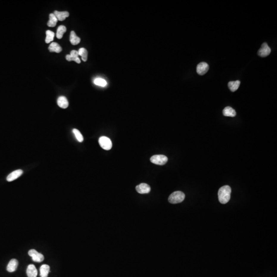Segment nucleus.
Returning <instances> with one entry per match:
<instances>
[{"label": "nucleus", "instance_id": "6e6552de", "mask_svg": "<svg viewBox=\"0 0 277 277\" xmlns=\"http://www.w3.org/2000/svg\"><path fill=\"white\" fill-rule=\"evenodd\" d=\"M78 51L76 50H72L71 52V54H68L66 56V59L68 61H74L77 63H81V60L79 58Z\"/></svg>", "mask_w": 277, "mask_h": 277}, {"label": "nucleus", "instance_id": "393cba45", "mask_svg": "<svg viewBox=\"0 0 277 277\" xmlns=\"http://www.w3.org/2000/svg\"><path fill=\"white\" fill-rule=\"evenodd\" d=\"M73 132L74 136L76 138V140L79 142H82L83 141L84 138H83V137L82 134L80 132L79 130L76 129H73Z\"/></svg>", "mask_w": 277, "mask_h": 277}, {"label": "nucleus", "instance_id": "ddd939ff", "mask_svg": "<svg viewBox=\"0 0 277 277\" xmlns=\"http://www.w3.org/2000/svg\"><path fill=\"white\" fill-rule=\"evenodd\" d=\"M57 103L60 107L63 109L67 108L69 105V103L67 98L64 96H61L58 98Z\"/></svg>", "mask_w": 277, "mask_h": 277}, {"label": "nucleus", "instance_id": "6ab92c4d", "mask_svg": "<svg viewBox=\"0 0 277 277\" xmlns=\"http://www.w3.org/2000/svg\"><path fill=\"white\" fill-rule=\"evenodd\" d=\"M70 41H71V44L76 45L80 43L81 39L76 36V34L74 32L72 31L71 32V35H70Z\"/></svg>", "mask_w": 277, "mask_h": 277}, {"label": "nucleus", "instance_id": "412c9836", "mask_svg": "<svg viewBox=\"0 0 277 277\" xmlns=\"http://www.w3.org/2000/svg\"><path fill=\"white\" fill-rule=\"evenodd\" d=\"M66 32V28L65 26L63 25L60 26L58 27L57 32V34H56L57 37L59 39H61L63 37L64 34Z\"/></svg>", "mask_w": 277, "mask_h": 277}, {"label": "nucleus", "instance_id": "9d476101", "mask_svg": "<svg viewBox=\"0 0 277 277\" xmlns=\"http://www.w3.org/2000/svg\"><path fill=\"white\" fill-rule=\"evenodd\" d=\"M23 173V171L21 169H18L16 170L15 171L12 172L11 173H10V175L8 176L7 177V180L8 182H11L12 181H14L18 178L19 177H20L21 175H22Z\"/></svg>", "mask_w": 277, "mask_h": 277}, {"label": "nucleus", "instance_id": "1a4fd4ad", "mask_svg": "<svg viewBox=\"0 0 277 277\" xmlns=\"http://www.w3.org/2000/svg\"><path fill=\"white\" fill-rule=\"evenodd\" d=\"M136 189L137 192L141 194L149 193L151 190L150 186L146 183H141L138 185L136 186Z\"/></svg>", "mask_w": 277, "mask_h": 277}, {"label": "nucleus", "instance_id": "f8f14e48", "mask_svg": "<svg viewBox=\"0 0 277 277\" xmlns=\"http://www.w3.org/2000/svg\"><path fill=\"white\" fill-rule=\"evenodd\" d=\"M18 261L16 259H13L10 261L7 266V270L8 272H14L16 270L18 266Z\"/></svg>", "mask_w": 277, "mask_h": 277}, {"label": "nucleus", "instance_id": "f3484780", "mask_svg": "<svg viewBox=\"0 0 277 277\" xmlns=\"http://www.w3.org/2000/svg\"><path fill=\"white\" fill-rule=\"evenodd\" d=\"M50 272V267L47 264H44L40 267V277H47Z\"/></svg>", "mask_w": 277, "mask_h": 277}, {"label": "nucleus", "instance_id": "423d86ee", "mask_svg": "<svg viewBox=\"0 0 277 277\" xmlns=\"http://www.w3.org/2000/svg\"><path fill=\"white\" fill-rule=\"evenodd\" d=\"M270 52H271V49L270 47L268 46L267 44L265 42V43H263L261 45L260 49L258 50V54L259 56H260L261 57L264 58V57H266L269 56L270 54Z\"/></svg>", "mask_w": 277, "mask_h": 277}, {"label": "nucleus", "instance_id": "4468645a", "mask_svg": "<svg viewBox=\"0 0 277 277\" xmlns=\"http://www.w3.org/2000/svg\"><path fill=\"white\" fill-rule=\"evenodd\" d=\"M54 15L56 16L57 19L60 21H63L65 20L66 18L69 17V13L67 11H62L60 12L58 11H55L54 12Z\"/></svg>", "mask_w": 277, "mask_h": 277}, {"label": "nucleus", "instance_id": "7ed1b4c3", "mask_svg": "<svg viewBox=\"0 0 277 277\" xmlns=\"http://www.w3.org/2000/svg\"><path fill=\"white\" fill-rule=\"evenodd\" d=\"M150 160L153 163L159 165H163L168 162V158L164 155L158 154L151 157Z\"/></svg>", "mask_w": 277, "mask_h": 277}, {"label": "nucleus", "instance_id": "2eb2a0df", "mask_svg": "<svg viewBox=\"0 0 277 277\" xmlns=\"http://www.w3.org/2000/svg\"><path fill=\"white\" fill-rule=\"evenodd\" d=\"M223 114L225 117H234L236 115V112L233 108L228 106L225 107L223 110Z\"/></svg>", "mask_w": 277, "mask_h": 277}, {"label": "nucleus", "instance_id": "0eeeda50", "mask_svg": "<svg viewBox=\"0 0 277 277\" xmlns=\"http://www.w3.org/2000/svg\"><path fill=\"white\" fill-rule=\"evenodd\" d=\"M209 66L208 64L205 62H201L197 65V72L199 75L203 76L204 74L206 73L209 70Z\"/></svg>", "mask_w": 277, "mask_h": 277}, {"label": "nucleus", "instance_id": "39448f33", "mask_svg": "<svg viewBox=\"0 0 277 277\" xmlns=\"http://www.w3.org/2000/svg\"><path fill=\"white\" fill-rule=\"evenodd\" d=\"M28 255L32 257V260L37 262H41L44 260V257L41 253H38L35 249H31L28 251Z\"/></svg>", "mask_w": 277, "mask_h": 277}, {"label": "nucleus", "instance_id": "f03ea898", "mask_svg": "<svg viewBox=\"0 0 277 277\" xmlns=\"http://www.w3.org/2000/svg\"><path fill=\"white\" fill-rule=\"evenodd\" d=\"M185 195L183 192L177 191L171 193L168 198V201L171 204H177L184 201Z\"/></svg>", "mask_w": 277, "mask_h": 277}, {"label": "nucleus", "instance_id": "dca6fc26", "mask_svg": "<svg viewBox=\"0 0 277 277\" xmlns=\"http://www.w3.org/2000/svg\"><path fill=\"white\" fill-rule=\"evenodd\" d=\"M48 50L50 52H54L56 53H60L62 49L61 47L57 43L52 42L50 44L48 47Z\"/></svg>", "mask_w": 277, "mask_h": 277}, {"label": "nucleus", "instance_id": "5701e85b", "mask_svg": "<svg viewBox=\"0 0 277 277\" xmlns=\"http://www.w3.org/2000/svg\"><path fill=\"white\" fill-rule=\"evenodd\" d=\"M79 56H81L82 60L83 61L86 62L87 60L88 52L84 48H80L78 51Z\"/></svg>", "mask_w": 277, "mask_h": 277}, {"label": "nucleus", "instance_id": "a211bd4d", "mask_svg": "<svg viewBox=\"0 0 277 277\" xmlns=\"http://www.w3.org/2000/svg\"><path fill=\"white\" fill-rule=\"evenodd\" d=\"M240 85V81L239 80L236 81H230L228 83L229 89L231 90V91L234 92L236 91L237 90L239 87V86Z\"/></svg>", "mask_w": 277, "mask_h": 277}, {"label": "nucleus", "instance_id": "4be33fe9", "mask_svg": "<svg viewBox=\"0 0 277 277\" xmlns=\"http://www.w3.org/2000/svg\"><path fill=\"white\" fill-rule=\"evenodd\" d=\"M46 34V37L45 39V42L48 44L54 40L55 34L54 32L50 31V30H47Z\"/></svg>", "mask_w": 277, "mask_h": 277}, {"label": "nucleus", "instance_id": "aec40b11", "mask_svg": "<svg viewBox=\"0 0 277 277\" xmlns=\"http://www.w3.org/2000/svg\"><path fill=\"white\" fill-rule=\"evenodd\" d=\"M58 22V19L54 13H50L49 15V20L47 22V25L50 27H54L56 26Z\"/></svg>", "mask_w": 277, "mask_h": 277}, {"label": "nucleus", "instance_id": "9b49d317", "mask_svg": "<svg viewBox=\"0 0 277 277\" xmlns=\"http://www.w3.org/2000/svg\"><path fill=\"white\" fill-rule=\"evenodd\" d=\"M26 273L28 277H37V270L34 265L30 264L28 265L26 270Z\"/></svg>", "mask_w": 277, "mask_h": 277}, {"label": "nucleus", "instance_id": "b1692460", "mask_svg": "<svg viewBox=\"0 0 277 277\" xmlns=\"http://www.w3.org/2000/svg\"><path fill=\"white\" fill-rule=\"evenodd\" d=\"M93 82H94L95 85L100 86L101 87H105L107 84L106 80L102 78L95 79L94 81H93Z\"/></svg>", "mask_w": 277, "mask_h": 277}, {"label": "nucleus", "instance_id": "f257e3e1", "mask_svg": "<svg viewBox=\"0 0 277 277\" xmlns=\"http://www.w3.org/2000/svg\"><path fill=\"white\" fill-rule=\"evenodd\" d=\"M231 187L229 185H225L220 188L218 191V198L220 202L223 204L229 202L231 199Z\"/></svg>", "mask_w": 277, "mask_h": 277}, {"label": "nucleus", "instance_id": "20e7f679", "mask_svg": "<svg viewBox=\"0 0 277 277\" xmlns=\"http://www.w3.org/2000/svg\"><path fill=\"white\" fill-rule=\"evenodd\" d=\"M99 144L101 147L106 151H109L112 147V141L109 138L105 136L101 137L99 140Z\"/></svg>", "mask_w": 277, "mask_h": 277}]
</instances>
